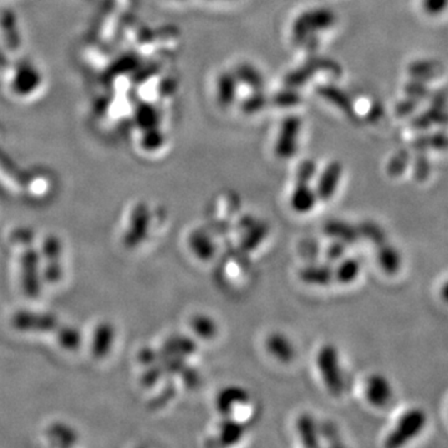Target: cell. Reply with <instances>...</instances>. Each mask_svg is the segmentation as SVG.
Instances as JSON below:
<instances>
[{"instance_id":"1","label":"cell","mask_w":448,"mask_h":448,"mask_svg":"<svg viewBox=\"0 0 448 448\" xmlns=\"http://www.w3.org/2000/svg\"><path fill=\"white\" fill-rule=\"evenodd\" d=\"M427 422L429 416L424 409L414 407L405 411L397 420L394 429L387 436L385 446L390 448L402 447L419 437L426 429Z\"/></svg>"},{"instance_id":"2","label":"cell","mask_w":448,"mask_h":448,"mask_svg":"<svg viewBox=\"0 0 448 448\" xmlns=\"http://www.w3.org/2000/svg\"><path fill=\"white\" fill-rule=\"evenodd\" d=\"M316 366L328 391L336 397L341 396L345 390V380L335 345L321 346L316 355Z\"/></svg>"},{"instance_id":"3","label":"cell","mask_w":448,"mask_h":448,"mask_svg":"<svg viewBox=\"0 0 448 448\" xmlns=\"http://www.w3.org/2000/svg\"><path fill=\"white\" fill-rule=\"evenodd\" d=\"M335 19V14L330 9L319 8L308 10L298 16L293 24V39L298 44L308 43L314 35L330 29Z\"/></svg>"},{"instance_id":"4","label":"cell","mask_w":448,"mask_h":448,"mask_svg":"<svg viewBox=\"0 0 448 448\" xmlns=\"http://www.w3.org/2000/svg\"><path fill=\"white\" fill-rule=\"evenodd\" d=\"M301 121L296 116H289L281 123L276 142V153L278 157L291 158L296 155L301 137Z\"/></svg>"},{"instance_id":"5","label":"cell","mask_w":448,"mask_h":448,"mask_svg":"<svg viewBox=\"0 0 448 448\" xmlns=\"http://www.w3.org/2000/svg\"><path fill=\"white\" fill-rule=\"evenodd\" d=\"M365 397L374 407H386L394 400V386L385 375L375 373L365 381Z\"/></svg>"},{"instance_id":"6","label":"cell","mask_w":448,"mask_h":448,"mask_svg":"<svg viewBox=\"0 0 448 448\" xmlns=\"http://www.w3.org/2000/svg\"><path fill=\"white\" fill-rule=\"evenodd\" d=\"M251 395L241 386H228L221 390L216 397V410L223 417L231 416L238 406L249 404Z\"/></svg>"},{"instance_id":"7","label":"cell","mask_w":448,"mask_h":448,"mask_svg":"<svg viewBox=\"0 0 448 448\" xmlns=\"http://www.w3.org/2000/svg\"><path fill=\"white\" fill-rule=\"evenodd\" d=\"M341 177H343L341 163L336 161L329 163L318 179L316 189L318 198L321 201H330L338 191Z\"/></svg>"},{"instance_id":"8","label":"cell","mask_w":448,"mask_h":448,"mask_svg":"<svg viewBox=\"0 0 448 448\" xmlns=\"http://www.w3.org/2000/svg\"><path fill=\"white\" fill-rule=\"evenodd\" d=\"M150 226V212L145 203H140L135 208L131 217V226L128 228L127 234L125 236V241L127 246H136L147 236Z\"/></svg>"},{"instance_id":"9","label":"cell","mask_w":448,"mask_h":448,"mask_svg":"<svg viewBox=\"0 0 448 448\" xmlns=\"http://www.w3.org/2000/svg\"><path fill=\"white\" fill-rule=\"evenodd\" d=\"M266 349L274 359L283 364H289L296 359V346L288 336L281 333H273L266 338Z\"/></svg>"},{"instance_id":"10","label":"cell","mask_w":448,"mask_h":448,"mask_svg":"<svg viewBox=\"0 0 448 448\" xmlns=\"http://www.w3.org/2000/svg\"><path fill=\"white\" fill-rule=\"evenodd\" d=\"M188 246L199 261H209L216 254V243L209 229H196L188 236Z\"/></svg>"},{"instance_id":"11","label":"cell","mask_w":448,"mask_h":448,"mask_svg":"<svg viewBox=\"0 0 448 448\" xmlns=\"http://www.w3.org/2000/svg\"><path fill=\"white\" fill-rule=\"evenodd\" d=\"M319 201L316 189L309 183L296 182L291 196V206L293 211L299 214L311 212Z\"/></svg>"},{"instance_id":"12","label":"cell","mask_w":448,"mask_h":448,"mask_svg":"<svg viewBox=\"0 0 448 448\" xmlns=\"http://www.w3.org/2000/svg\"><path fill=\"white\" fill-rule=\"evenodd\" d=\"M296 431L306 447H318L321 444V429L311 414H301L296 420Z\"/></svg>"},{"instance_id":"13","label":"cell","mask_w":448,"mask_h":448,"mask_svg":"<svg viewBox=\"0 0 448 448\" xmlns=\"http://www.w3.org/2000/svg\"><path fill=\"white\" fill-rule=\"evenodd\" d=\"M299 276L301 281L309 286H329L334 281V269L328 264H311L304 266Z\"/></svg>"},{"instance_id":"14","label":"cell","mask_w":448,"mask_h":448,"mask_svg":"<svg viewBox=\"0 0 448 448\" xmlns=\"http://www.w3.org/2000/svg\"><path fill=\"white\" fill-rule=\"evenodd\" d=\"M377 263L386 274L395 276L401 269L402 256L396 246L382 241L377 249Z\"/></svg>"},{"instance_id":"15","label":"cell","mask_w":448,"mask_h":448,"mask_svg":"<svg viewBox=\"0 0 448 448\" xmlns=\"http://www.w3.org/2000/svg\"><path fill=\"white\" fill-rule=\"evenodd\" d=\"M324 231L328 236L334 238L335 241H343L346 246L354 244L355 241H359L361 236L358 226L345 221H339V219H333L326 223Z\"/></svg>"},{"instance_id":"16","label":"cell","mask_w":448,"mask_h":448,"mask_svg":"<svg viewBox=\"0 0 448 448\" xmlns=\"http://www.w3.org/2000/svg\"><path fill=\"white\" fill-rule=\"evenodd\" d=\"M246 434V426L228 416L221 421L218 429V444L221 446H233Z\"/></svg>"},{"instance_id":"17","label":"cell","mask_w":448,"mask_h":448,"mask_svg":"<svg viewBox=\"0 0 448 448\" xmlns=\"http://www.w3.org/2000/svg\"><path fill=\"white\" fill-rule=\"evenodd\" d=\"M197 351V344L194 340L184 335L172 336L163 345L162 355H172L181 358H189Z\"/></svg>"},{"instance_id":"18","label":"cell","mask_w":448,"mask_h":448,"mask_svg":"<svg viewBox=\"0 0 448 448\" xmlns=\"http://www.w3.org/2000/svg\"><path fill=\"white\" fill-rule=\"evenodd\" d=\"M269 234V226L264 221H256L249 228L244 231V236L241 241V249L243 251H256Z\"/></svg>"},{"instance_id":"19","label":"cell","mask_w":448,"mask_h":448,"mask_svg":"<svg viewBox=\"0 0 448 448\" xmlns=\"http://www.w3.org/2000/svg\"><path fill=\"white\" fill-rule=\"evenodd\" d=\"M236 75L224 73L221 75L217 80L216 85V94L217 100L222 106H229L234 103L236 95Z\"/></svg>"},{"instance_id":"20","label":"cell","mask_w":448,"mask_h":448,"mask_svg":"<svg viewBox=\"0 0 448 448\" xmlns=\"http://www.w3.org/2000/svg\"><path fill=\"white\" fill-rule=\"evenodd\" d=\"M361 273V263L356 258H343L334 271V279L343 286H348L358 281Z\"/></svg>"},{"instance_id":"21","label":"cell","mask_w":448,"mask_h":448,"mask_svg":"<svg viewBox=\"0 0 448 448\" xmlns=\"http://www.w3.org/2000/svg\"><path fill=\"white\" fill-rule=\"evenodd\" d=\"M191 328L196 336L202 340L214 339L218 334L217 323L206 314H196L192 316Z\"/></svg>"},{"instance_id":"22","label":"cell","mask_w":448,"mask_h":448,"mask_svg":"<svg viewBox=\"0 0 448 448\" xmlns=\"http://www.w3.org/2000/svg\"><path fill=\"white\" fill-rule=\"evenodd\" d=\"M234 75H236L238 83L246 85V86H249V88L256 90V91L261 90L263 88V85H264L263 75L253 65L243 64L241 66H238Z\"/></svg>"},{"instance_id":"23","label":"cell","mask_w":448,"mask_h":448,"mask_svg":"<svg viewBox=\"0 0 448 448\" xmlns=\"http://www.w3.org/2000/svg\"><path fill=\"white\" fill-rule=\"evenodd\" d=\"M421 8L431 18L441 16L448 11V0H421Z\"/></svg>"},{"instance_id":"24","label":"cell","mask_w":448,"mask_h":448,"mask_svg":"<svg viewBox=\"0 0 448 448\" xmlns=\"http://www.w3.org/2000/svg\"><path fill=\"white\" fill-rule=\"evenodd\" d=\"M360 236H369L370 241H376L377 244H381L385 241V233L380 226H376L373 222L361 223L359 226Z\"/></svg>"},{"instance_id":"25","label":"cell","mask_w":448,"mask_h":448,"mask_svg":"<svg viewBox=\"0 0 448 448\" xmlns=\"http://www.w3.org/2000/svg\"><path fill=\"white\" fill-rule=\"evenodd\" d=\"M113 341V330L109 326H101L99 328V333L96 335L95 341V351L99 355H104L108 351V346L111 345Z\"/></svg>"},{"instance_id":"26","label":"cell","mask_w":448,"mask_h":448,"mask_svg":"<svg viewBox=\"0 0 448 448\" xmlns=\"http://www.w3.org/2000/svg\"><path fill=\"white\" fill-rule=\"evenodd\" d=\"M316 174V165L314 161H306L301 163L296 172V182L311 183Z\"/></svg>"},{"instance_id":"27","label":"cell","mask_w":448,"mask_h":448,"mask_svg":"<svg viewBox=\"0 0 448 448\" xmlns=\"http://www.w3.org/2000/svg\"><path fill=\"white\" fill-rule=\"evenodd\" d=\"M346 244L343 241H335L331 243L329 248L326 249V258L328 261L331 263H336V261H341L345 256V249Z\"/></svg>"},{"instance_id":"28","label":"cell","mask_w":448,"mask_h":448,"mask_svg":"<svg viewBox=\"0 0 448 448\" xmlns=\"http://www.w3.org/2000/svg\"><path fill=\"white\" fill-rule=\"evenodd\" d=\"M266 104V96L258 93V94L253 95L251 98L246 100V103L243 105V109L248 113H256V111H261Z\"/></svg>"},{"instance_id":"29","label":"cell","mask_w":448,"mask_h":448,"mask_svg":"<svg viewBox=\"0 0 448 448\" xmlns=\"http://www.w3.org/2000/svg\"><path fill=\"white\" fill-rule=\"evenodd\" d=\"M179 375L182 376L183 384L186 385L189 389H196V387H198L199 382H201V375H199L197 370H194L193 368H187L186 366Z\"/></svg>"},{"instance_id":"30","label":"cell","mask_w":448,"mask_h":448,"mask_svg":"<svg viewBox=\"0 0 448 448\" xmlns=\"http://www.w3.org/2000/svg\"><path fill=\"white\" fill-rule=\"evenodd\" d=\"M439 298H441V301H444V304L448 306V278L441 284Z\"/></svg>"}]
</instances>
